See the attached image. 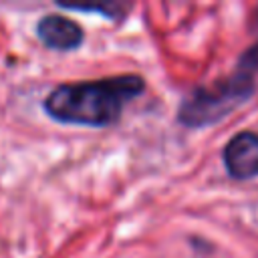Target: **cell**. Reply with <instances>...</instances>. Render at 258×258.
Masks as SVG:
<instances>
[{
  "mask_svg": "<svg viewBox=\"0 0 258 258\" xmlns=\"http://www.w3.org/2000/svg\"><path fill=\"white\" fill-rule=\"evenodd\" d=\"M256 93L254 77L242 71L232 73L212 85L194 87L175 111L177 123L189 129H204L226 119Z\"/></svg>",
  "mask_w": 258,
  "mask_h": 258,
  "instance_id": "cell-2",
  "label": "cell"
},
{
  "mask_svg": "<svg viewBox=\"0 0 258 258\" xmlns=\"http://www.w3.org/2000/svg\"><path fill=\"white\" fill-rule=\"evenodd\" d=\"M238 71L248 73V75L258 73V40L248 50H244L240 54V58H238Z\"/></svg>",
  "mask_w": 258,
  "mask_h": 258,
  "instance_id": "cell-6",
  "label": "cell"
},
{
  "mask_svg": "<svg viewBox=\"0 0 258 258\" xmlns=\"http://www.w3.org/2000/svg\"><path fill=\"white\" fill-rule=\"evenodd\" d=\"M145 91L141 75H115L97 81L56 85L42 101L44 113L62 125L103 129L121 119L125 105Z\"/></svg>",
  "mask_w": 258,
  "mask_h": 258,
  "instance_id": "cell-1",
  "label": "cell"
},
{
  "mask_svg": "<svg viewBox=\"0 0 258 258\" xmlns=\"http://www.w3.org/2000/svg\"><path fill=\"white\" fill-rule=\"evenodd\" d=\"M222 163L232 179L246 181L258 177V133L244 129L232 135L222 149Z\"/></svg>",
  "mask_w": 258,
  "mask_h": 258,
  "instance_id": "cell-3",
  "label": "cell"
},
{
  "mask_svg": "<svg viewBox=\"0 0 258 258\" xmlns=\"http://www.w3.org/2000/svg\"><path fill=\"white\" fill-rule=\"evenodd\" d=\"M38 40L56 52H73L85 42V30L79 22L62 14H44L36 22Z\"/></svg>",
  "mask_w": 258,
  "mask_h": 258,
  "instance_id": "cell-4",
  "label": "cell"
},
{
  "mask_svg": "<svg viewBox=\"0 0 258 258\" xmlns=\"http://www.w3.org/2000/svg\"><path fill=\"white\" fill-rule=\"evenodd\" d=\"M254 22H256V28H258V10H256V14H254Z\"/></svg>",
  "mask_w": 258,
  "mask_h": 258,
  "instance_id": "cell-7",
  "label": "cell"
},
{
  "mask_svg": "<svg viewBox=\"0 0 258 258\" xmlns=\"http://www.w3.org/2000/svg\"><path fill=\"white\" fill-rule=\"evenodd\" d=\"M58 6L64 10H77V12H99L107 20H123L129 10L127 4H119V2H113V4H64V2H58Z\"/></svg>",
  "mask_w": 258,
  "mask_h": 258,
  "instance_id": "cell-5",
  "label": "cell"
}]
</instances>
